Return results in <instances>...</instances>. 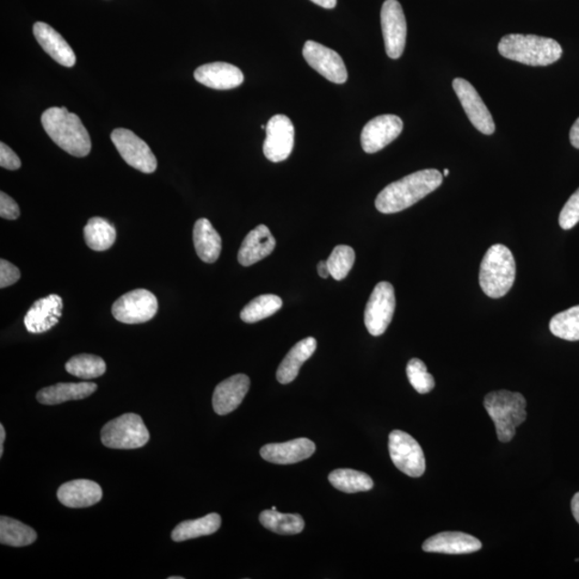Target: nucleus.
Returning a JSON list of instances; mask_svg holds the SVG:
<instances>
[{
    "mask_svg": "<svg viewBox=\"0 0 579 579\" xmlns=\"http://www.w3.org/2000/svg\"><path fill=\"white\" fill-rule=\"evenodd\" d=\"M63 300L57 294L35 301L27 311L24 324L32 334H42L59 322L63 315Z\"/></svg>",
    "mask_w": 579,
    "mask_h": 579,
    "instance_id": "16",
    "label": "nucleus"
},
{
    "mask_svg": "<svg viewBox=\"0 0 579 579\" xmlns=\"http://www.w3.org/2000/svg\"><path fill=\"white\" fill-rule=\"evenodd\" d=\"M571 507L573 516H574V519L579 523V492H577V494L573 497Z\"/></svg>",
    "mask_w": 579,
    "mask_h": 579,
    "instance_id": "43",
    "label": "nucleus"
},
{
    "mask_svg": "<svg viewBox=\"0 0 579 579\" xmlns=\"http://www.w3.org/2000/svg\"><path fill=\"white\" fill-rule=\"evenodd\" d=\"M445 174L446 176H447V175L449 174V171H448L447 169V170H445V174Z\"/></svg>",
    "mask_w": 579,
    "mask_h": 579,
    "instance_id": "47",
    "label": "nucleus"
},
{
    "mask_svg": "<svg viewBox=\"0 0 579 579\" xmlns=\"http://www.w3.org/2000/svg\"><path fill=\"white\" fill-rule=\"evenodd\" d=\"M150 440V431L138 415L127 414L104 425L101 430L103 446L115 449H134Z\"/></svg>",
    "mask_w": 579,
    "mask_h": 579,
    "instance_id": "6",
    "label": "nucleus"
},
{
    "mask_svg": "<svg viewBox=\"0 0 579 579\" xmlns=\"http://www.w3.org/2000/svg\"><path fill=\"white\" fill-rule=\"evenodd\" d=\"M5 440V430L4 425H0V458L4 455V442Z\"/></svg>",
    "mask_w": 579,
    "mask_h": 579,
    "instance_id": "45",
    "label": "nucleus"
},
{
    "mask_svg": "<svg viewBox=\"0 0 579 579\" xmlns=\"http://www.w3.org/2000/svg\"><path fill=\"white\" fill-rule=\"evenodd\" d=\"M570 141L571 144L579 150V117L571 128Z\"/></svg>",
    "mask_w": 579,
    "mask_h": 579,
    "instance_id": "41",
    "label": "nucleus"
},
{
    "mask_svg": "<svg viewBox=\"0 0 579 579\" xmlns=\"http://www.w3.org/2000/svg\"><path fill=\"white\" fill-rule=\"evenodd\" d=\"M404 122L392 114L380 115L369 121L361 134L363 150L367 153H378L396 140L403 132Z\"/></svg>",
    "mask_w": 579,
    "mask_h": 579,
    "instance_id": "15",
    "label": "nucleus"
},
{
    "mask_svg": "<svg viewBox=\"0 0 579 579\" xmlns=\"http://www.w3.org/2000/svg\"><path fill=\"white\" fill-rule=\"evenodd\" d=\"M381 26L387 57H402L406 41V21L402 5L397 0H385L381 9Z\"/></svg>",
    "mask_w": 579,
    "mask_h": 579,
    "instance_id": "11",
    "label": "nucleus"
},
{
    "mask_svg": "<svg viewBox=\"0 0 579 579\" xmlns=\"http://www.w3.org/2000/svg\"><path fill=\"white\" fill-rule=\"evenodd\" d=\"M498 51L504 58L532 67L550 66L563 57V47L556 40L535 35L504 36Z\"/></svg>",
    "mask_w": 579,
    "mask_h": 579,
    "instance_id": "3",
    "label": "nucleus"
},
{
    "mask_svg": "<svg viewBox=\"0 0 579 579\" xmlns=\"http://www.w3.org/2000/svg\"><path fill=\"white\" fill-rule=\"evenodd\" d=\"M395 291L390 282L382 281L374 287L365 310V325L373 336L384 334L395 312Z\"/></svg>",
    "mask_w": 579,
    "mask_h": 579,
    "instance_id": "9",
    "label": "nucleus"
},
{
    "mask_svg": "<svg viewBox=\"0 0 579 579\" xmlns=\"http://www.w3.org/2000/svg\"><path fill=\"white\" fill-rule=\"evenodd\" d=\"M282 300L274 294L260 295L250 301L243 308L240 312V319L246 323H256L273 316L274 313L280 311Z\"/></svg>",
    "mask_w": 579,
    "mask_h": 579,
    "instance_id": "32",
    "label": "nucleus"
},
{
    "mask_svg": "<svg viewBox=\"0 0 579 579\" xmlns=\"http://www.w3.org/2000/svg\"><path fill=\"white\" fill-rule=\"evenodd\" d=\"M66 371L77 378L90 380L101 377L107 372V365L100 356L79 354L67 362Z\"/></svg>",
    "mask_w": 579,
    "mask_h": 579,
    "instance_id": "33",
    "label": "nucleus"
},
{
    "mask_svg": "<svg viewBox=\"0 0 579 579\" xmlns=\"http://www.w3.org/2000/svg\"><path fill=\"white\" fill-rule=\"evenodd\" d=\"M579 223V188L571 195L559 216V225L563 230H570Z\"/></svg>",
    "mask_w": 579,
    "mask_h": 579,
    "instance_id": "37",
    "label": "nucleus"
},
{
    "mask_svg": "<svg viewBox=\"0 0 579 579\" xmlns=\"http://www.w3.org/2000/svg\"><path fill=\"white\" fill-rule=\"evenodd\" d=\"M20 279V269H18L16 265L2 258V260H0V288L5 289L15 285Z\"/></svg>",
    "mask_w": 579,
    "mask_h": 579,
    "instance_id": "38",
    "label": "nucleus"
},
{
    "mask_svg": "<svg viewBox=\"0 0 579 579\" xmlns=\"http://www.w3.org/2000/svg\"><path fill=\"white\" fill-rule=\"evenodd\" d=\"M550 330L556 337L569 342L579 341V305L557 313L551 320Z\"/></svg>",
    "mask_w": 579,
    "mask_h": 579,
    "instance_id": "34",
    "label": "nucleus"
},
{
    "mask_svg": "<svg viewBox=\"0 0 579 579\" xmlns=\"http://www.w3.org/2000/svg\"><path fill=\"white\" fill-rule=\"evenodd\" d=\"M316 452V445L310 439L299 438L285 443H270L261 448L262 458L277 465L300 463Z\"/></svg>",
    "mask_w": 579,
    "mask_h": 579,
    "instance_id": "18",
    "label": "nucleus"
},
{
    "mask_svg": "<svg viewBox=\"0 0 579 579\" xmlns=\"http://www.w3.org/2000/svg\"><path fill=\"white\" fill-rule=\"evenodd\" d=\"M311 2L324 9H334L337 5V0H311Z\"/></svg>",
    "mask_w": 579,
    "mask_h": 579,
    "instance_id": "42",
    "label": "nucleus"
},
{
    "mask_svg": "<svg viewBox=\"0 0 579 579\" xmlns=\"http://www.w3.org/2000/svg\"><path fill=\"white\" fill-rule=\"evenodd\" d=\"M275 247L276 240L268 227L258 226L243 240L238 251V262L243 267H250L272 254Z\"/></svg>",
    "mask_w": 579,
    "mask_h": 579,
    "instance_id": "21",
    "label": "nucleus"
},
{
    "mask_svg": "<svg viewBox=\"0 0 579 579\" xmlns=\"http://www.w3.org/2000/svg\"><path fill=\"white\" fill-rule=\"evenodd\" d=\"M330 483L338 490L354 494L374 488V480L368 474L353 469H337L329 476Z\"/></svg>",
    "mask_w": 579,
    "mask_h": 579,
    "instance_id": "31",
    "label": "nucleus"
},
{
    "mask_svg": "<svg viewBox=\"0 0 579 579\" xmlns=\"http://www.w3.org/2000/svg\"><path fill=\"white\" fill-rule=\"evenodd\" d=\"M37 540L33 528L7 516L0 517V543L12 547L32 545Z\"/></svg>",
    "mask_w": 579,
    "mask_h": 579,
    "instance_id": "29",
    "label": "nucleus"
},
{
    "mask_svg": "<svg viewBox=\"0 0 579 579\" xmlns=\"http://www.w3.org/2000/svg\"><path fill=\"white\" fill-rule=\"evenodd\" d=\"M317 341L313 337L305 338L289 351L277 371V380L281 384H291L298 377L300 369L315 353Z\"/></svg>",
    "mask_w": 579,
    "mask_h": 579,
    "instance_id": "25",
    "label": "nucleus"
},
{
    "mask_svg": "<svg viewBox=\"0 0 579 579\" xmlns=\"http://www.w3.org/2000/svg\"><path fill=\"white\" fill-rule=\"evenodd\" d=\"M263 152L269 162L280 163L291 155L294 147V126L288 116L275 115L268 122Z\"/></svg>",
    "mask_w": 579,
    "mask_h": 579,
    "instance_id": "12",
    "label": "nucleus"
},
{
    "mask_svg": "<svg viewBox=\"0 0 579 579\" xmlns=\"http://www.w3.org/2000/svg\"><path fill=\"white\" fill-rule=\"evenodd\" d=\"M389 451L397 469L411 478H420L426 469L423 449L417 441L402 430L392 431Z\"/></svg>",
    "mask_w": 579,
    "mask_h": 579,
    "instance_id": "8",
    "label": "nucleus"
},
{
    "mask_svg": "<svg viewBox=\"0 0 579 579\" xmlns=\"http://www.w3.org/2000/svg\"><path fill=\"white\" fill-rule=\"evenodd\" d=\"M453 89L471 124L480 133L485 135L494 133L496 131L494 119L473 85L464 79L458 78L453 81Z\"/></svg>",
    "mask_w": 579,
    "mask_h": 579,
    "instance_id": "13",
    "label": "nucleus"
},
{
    "mask_svg": "<svg viewBox=\"0 0 579 579\" xmlns=\"http://www.w3.org/2000/svg\"><path fill=\"white\" fill-rule=\"evenodd\" d=\"M194 243L196 254L203 262L214 263L218 260L223 243L211 221L206 218L196 221L194 227Z\"/></svg>",
    "mask_w": 579,
    "mask_h": 579,
    "instance_id": "26",
    "label": "nucleus"
},
{
    "mask_svg": "<svg viewBox=\"0 0 579 579\" xmlns=\"http://www.w3.org/2000/svg\"><path fill=\"white\" fill-rule=\"evenodd\" d=\"M116 237L115 226L101 217L90 218L84 227L86 245L95 251H104L112 247Z\"/></svg>",
    "mask_w": 579,
    "mask_h": 579,
    "instance_id": "28",
    "label": "nucleus"
},
{
    "mask_svg": "<svg viewBox=\"0 0 579 579\" xmlns=\"http://www.w3.org/2000/svg\"><path fill=\"white\" fill-rule=\"evenodd\" d=\"M406 375L414 389L420 394H427L434 390L435 379L427 372L426 365L421 360L412 359L406 365Z\"/></svg>",
    "mask_w": 579,
    "mask_h": 579,
    "instance_id": "36",
    "label": "nucleus"
},
{
    "mask_svg": "<svg viewBox=\"0 0 579 579\" xmlns=\"http://www.w3.org/2000/svg\"><path fill=\"white\" fill-rule=\"evenodd\" d=\"M484 406L495 423L499 441L503 443L512 440L516 428L526 421L527 402L520 393L491 392L485 396Z\"/></svg>",
    "mask_w": 579,
    "mask_h": 579,
    "instance_id": "5",
    "label": "nucleus"
},
{
    "mask_svg": "<svg viewBox=\"0 0 579 579\" xmlns=\"http://www.w3.org/2000/svg\"><path fill=\"white\" fill-rule=\"evenodd\" d=\"M169 579H184V577H180V576H172V577H169Z\"/></svg>",
    "mask_w": 579,
    "mask_h": 579,
    "instance_id": "46",
    "label": "nucleus"
},
{
    "mask_svg": "<svg viewBox=\"0 0 579 579\" xmlns=\"http://www.w3.org/2000/svg\"><path fill=\"white\" fill-rule=\"evenodd\" d=\"M102 490L100 484L90 479H73L60 486L58 498L67 508H89L101 501Z\"/></svg>",
    "mask_w": 579,
    "mask_h": 579,
    "instance_id": "19",
    "label": "nucleus"
},
{
    "mask_svg": "<svg viewBox=\"0 0 579 579\" xmlns=\"http://www.w3.org/2000/svg\"><path fill=\"white\" fill-rule=\"evenodd\" d=\"M0 165L4 169L11 171L20 169L22 165L21 159L4 142L0 143Z\"/></svg>",
    "mask_w": 579,
    "mask_h": 579,
    "instance_id": "40",
    "label": "nucleus"
},
{
    "mask_svg": "<svg viewBox=\"0 0 579 579\" xmlns=\"http://www.w3.org/2000/svg\"><path fill=\"white\" fill-rule=\"evenodd\" d=\"M21 211L17 203L7 194L0 193V216L7 220H16L20 217Z\"/></svg>",
    "mask_w": 579,
    "mask_h": 579,
    "instance_id": "39",
    "label": "nucleus"
},
{
    "mask_svg": "<svg viewBox=\"0 0 579 579\" xmlns=\"http://www.w3.org/2000/svg\"><path fill=\"white\" fill-rule=\"evenodd\" d=\"M318 273L320 277H322V279H328V277L331 275L328 262L326 261L319 262Z\"/></svg>",
    "mask_w": 579,
    "mask_h": 579,
    "instance_id": "44",
    "label": "nucleus"
},
{
    "mask_svg": "<svg viewBox=\"0 0 579 579\" xmlns=\"http://www.w3.org/2000/svg\"><path fill=\"white\" fill-rule=\"evenodd\" d=\"M482 543L463 532H441L424 542L423 551L447 554H467L479 552Z\"/></svg>",
    "mask_w": 579,
    "mask_h": 579,
    "instance_id": "23",
    "label": "nucleus"
},
{
    "mask_svg": "<svg viewBox=\"0 0 579 579\" xmlns=\"http://www.w3.org/2000/svg\"><path fill=\"white\" fill-rule=\"evenodd\" d=\"M355 261V252L350 246L340 245L328 258L330 274L335 280L346 279Z\"/></svg>",
    "mask_w": 579,
    "mask_h": 579,
    "instance_id": "35",
    "label": "nucleus"
},
{
    "mask_svg": "<svg viewBox=\"0 0 579 579\" xmlns=\"http://www.w3.org/2000/svg\"><path fill=\"white\" fill-rule=\"evenodd\" d=\"M250 380L243 374H234L216 386L213 408L216 414L226 416L237 409L249 391Z\"/></svg>",
    "mask_w": 579,
    "mask_h": 579,
    "instance_id": "17",
    "label": "nucleus"
},
{
    "mask_svg": "<svg viewBox=\"0 0 579 579\" xmlns=\"http://www.w3.org/2000/svg\"><path fill=\"white\" fill-rule=\"evenodd\" d=\"M516 277L515 258L508 247L497 244L486 252L479 268V286L491 299H500L513 287Z\"/></svg>",
    "mask_w": 579,
    "mask_h": 579,
    "instance_id": "4",
    "label": "nucleus"
},
{
    "mask_svg": "<svg viewBox=\"0 0 579 579\" xmlns=\"http://www.w3.org/2000/svg\"><path fill=\"white\" fill-rule=\"evenodd\" d=\"M221 526V517L217 513H211L202 519L184 521L176 526L171 534L174 542H184L191 539L205 537L217 532Z\"/></svg>",
    "mask_w": 579,
    "mask_h": 579,
    "instance_id": "27",
    "label": "nucleus"
},
{
    "mask_svg": "<svg viewBox=\"0 0 579 579\" xmlns=\"http://www.w3.org/2000/svg\"><path fill=\"white\" fill-rule=\"evenodd\" d=\"M43 128L54 143L75 157L88 156L91 150V141L77 114L67 108H50L41 116Z\"/></svg>",
    "mask_w": 579,
    "mask_h": 579,
    "instance_id": "2",
    "label": "nucleus"
},
{
    "mask_svg": "<svg viewBox=\"0 0 579 579\" xmlns=\"http://www.w3.org/2000/svg\"><path fill=\"white\" fill-rule=\"evenodd\" d=\"M117 151L122 159L143 174H151L157 169V159L153 155L150 146L128 129L119 128L111 134Z\"/></svg>",
    "mask_w": 579,
    "mask_h": 579,
    "instance_id": "10",
    "label": "nucleus"
},
{
    "mask_svg": "<svg viewBox=\"0 0 579 579\" xmlns=\"http://www.w3.org/2000/svg\"><path fill=\"white\" fill-rule=\"evenodd\" d=\"M303 57L313 69L329 81L343 84L347 81L348 71L341 55L315 41H307Z\"/></svg>",
    "mask_w": 579,
    "mask_h": 579,
    "instance_id": "14",
    "label": "nucleus"
},
{
    "mask_svg": "<svg viewBox=\"0 0 579 579\" xmlns=\"http://www.w3.org/2000/svg\"><path fill=\"white\" fill-rule=\"evenodd\" d=\"M263 527L279 534H299L303 532L305 521L299 514H283L277 510H265L260 514Z\"/></svg>",
    "mask_w": 579,
    "mask_h": 579,
    "instance_id": "30",
    "label": "nucleus"
},
{
    "mask_svg": "<svg viewBox=\"0 0 579 579\" xmlns=\"http://www.w3.org/2000/svg\"><path fill=\"white\" fill-rule=\"evenodd\" d=\"M34 35L37 41L50 57L61 66L68 68L76 65L77 58L71 47L68 45L64 37L57 30L43 22H37L34 26Z\"/></svg>",
    "mask_w": 579,
    "mask_h": 579,
    "instance_id": "22",
    "label": "nucleus"
},
{
    "mask_svg": "<svg viewBox=\"0 0 579 579\" xmlns=\"http://www.w3.org/2000/svg\"><path fill=\"white\" fill-rule=\"evenodd\" d=\"M195 79L207 88L218 90L236 89L244 82L243 72L227 63L203 65L195 71Z\"/></svg>",
    "mask_w": 579,
    "mask_h": 579,
    "instance_id": "20",
    "label": "nucleus"
},
{
    "mask_svg": "<svg viewBox=\"0 0 579 579\" xmlns=\"http://www.w3.org/2000/svg\"><path fill=\"white\" fill-rule=\"evenodd\" d=\"M158 311V300L149 290L137 289L122 295L112 307V315L121 323L140 324L150 321Z\"/></svg>",
    "mask_w": 579,
    "mask_h": 579,
    "instance_id": "7",
    "label": "nucleus"
},
{
    "mask_svg": "<svg viewBox=\"0 0 579 579\" xmlns=\"http://www.w3.org/2000/svg\"><path fill=\"white\" fill-rule=\"evenodd\" d=\"M442 182L443 176L438 170L417 171L382 190L375 199V207L382 214L405 211L438 189Z\"/></svg>",
    "mask_w": 579,
    "mask_h": 579,
    "instance_id": "1",
    "label": "nucleus"
},
{
    "mask_svg": "<svg viewBox=\"0 0 579 579\" xmlns=\"http://www.w3.org/2000/svg\"><path fill=\"white\" fill-rule=\"evenodd\" d=\"M97 384L92 382L79 384H58L45 387L37 394V400L42 405H60L69 400L88 398L97 391Z\"/></svg>",
    "mask_w": 579,
    "mask_h": 579,
    "instance_id": "24",
    "label": "nucleus"
}]
</instances>
